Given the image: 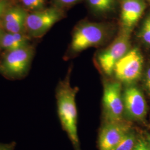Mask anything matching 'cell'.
<instances>
[{"label":"cell","instance_id":"603a6c76","mask_svg":"<svg viewBox=\"0 0 150 150\" xmlns=\"http://www.w3.org/2000/svg\"><path fill=\"white\" fill-rule=\"evenodd\" d=\"M146 141L147 142V144L150 147V134H147V139Z\"/></svg>","mask_w":150,"mask_h":150},{"label":"cell","instance_id":"7c38bea8","mask_svg":"<svg viewBox=\"0 0 150 150\" xmlns=\"http://www.w3.org/2000/svg\"><path fill=\"white\" fill-rule=\"evenodd\" d=\"M30 37L26 33H12L5 31L0 40V48L10 51L30 45Z\"/></svg>","mask_w":150,"mask_h":150},{"label":"cell","instance_id":"44dd1931","mask_svg":"<svg viewBox=\"0 0 150 150\" xmlns=\"http://www.w3.org/2000/svg\"><path fill=\"white\" fill-rule=\"evenodd\" d=\"M145 86L146 89L150 94V67L146 70L145 73Z\"/></svg>","mask_w":150,"mask_h":150},{"label":"cell","instance_id":"ffe728a7","mask_svg":"<svg viewBox=\"0 0 150 150\" xmlns=\"http://www.w3.org/2000/svg\"><path fill=\"white\" fill-rule=\"evenodd\" d=\"M16 146L15 141H12L10 143H0V150H15Z\"/></svg>","mask_w":150,"mask_h":150},{"label":"cell","instance_id":"30bf717a","mask_svg":"<svg viewBox=\"0 0 150 150\" xmlns=\"http://www.w3.org/2000/svg\"><path fill=\"white\" fill-rule=\"evenodd\" d=\"M28 13L20 6L10 7L1 18L5 31L12 33H26Z\"/></svg>","mask_w":150,"mask_h":150},{"label":"cell","instance_id":"ac0fdd59","mask_svg":"<svg viewBox=\"0 0 150 150\" xmlns=\"http://www.w3.org/2000/svg\"><path fill=\"white\" fill-rule=\"evenodd\" d=\"M133 150H150V147L146 140L139 139L137 141Z\"/></svg>","mask_w":150,"mask_h":150},{"label":"cell","instance_id":"9a60e30c","mask_svg":"<svg viewBox=\"0 0 150 150\" xmlns=\"http://www.w3.org/2000/svg\"><path fill=\"white\" fill-rule=\"evenodd\" d=\"M21 2L25 7L33 11L42 10L45 4L44 0H21Z\"/></svg>","mask_w":150,"mask_h":150},{"label":"cell","instance_id":"e0dca14e","mask_svg":"<svg viewBox=\"0 0 150 150\" xmlns=\"http://www.w3.org/2000/svg\"><path fill=\"white\" fill-rule=\"evenodd\" d=\"M79 0H55V4L57 8H61L62 7H66L72 5L78 2Z\"/></svg>","mask_w":150,"mask_h":150},{"label":"cell","instance_id":"6da1fadb","mask_svg":"<svg viewBox=\"0 0 150 150\" xmlns=\"http://www.w3.org/2000/svg\"><path fill=\"white\" fill-rule=\"evenodd\" d=\"M76 87H72L69 76L59 82L56 91L57 113L62 127L66 132L75 149L79 150L77 111L76 103Z\"/></svg>","mask_w":150,"mask_h":150},{"label":"cell","instance_id":"3957f363","mask_svg":"<svg viewBox=\"0 0 150 150\" xmlns=\"http://www.w3.org/2000/svg\"><path fill=\"white\" fill-rule=\"evenodd\" d=\"M35 52V48L31 45L7 51L0 63V74L10 80L23 79L28 74Z\"/></svg>","mask_w":150,"mask_h":150},{"label":"cell","instance_id":"5b68a950","mask_svg":"<svg viewBox=\"0 0 150 150\" xmlns=\"http://www.w3.org/2000/svg\"><path fill=\"white\" fill-rule=\"evenodd\" d=\"M61 10L50 8L28 13L26 20L27 35L31 38H40L63 17Z\"/></svg>","mask_w":150,"mask_h":150},{"label":"cell","instance_id":"7402d4cb","mask_svg":"<svg viewBox=\"0 0 150 150\" xmlns=\"http://www.w3.org/2000/svg\"><path fill=\"white\" fill-rule=\"evenodd\" d=\"M5 30L4 28V27L2 26V22L1 21V19H0V40L2 38L4 33L5 32Z\"/></svg>","mask_w":150,"mask_h":150},{"label":"cell","instance_id":"277c9868","mask_svg":"<svg viewBox=\"0 0 150 150\" xmlns=\"http://www.w3.org/2000/svg\"><path fill=\"white\" fill-rule=\"evenodd\" d=\"M129 40L130 30L123 28L112 43L98 54L97 61L105 74L110 76L113 73L116 64L129 51Z\"/></svg>","mask_w":150,"mask_h":150},{"label":"cell","instance_id":"5bb4252c","mask_svg":"<svg viewBox=\"0 0 150 150\" xmlns=\"http://www.w3.org/2000/svg\"><path fill=\"white\" fill-rule=\"evenodd\" d=\"M136 142L134 134L129 131L113 150H133Z\"/></svg>","mask_w":150,"mask_h":150},{"label":"cell","instance_id":"ba28073f","mask_svg":"<svg viewBox=\"0 0 150 150\" xmlns=\"http://www.w3.org/2000/svg\"><path fill=\"white\" fill-rule=\"evenodd\" d=\"M122 97L126 116L134 120H144L147 113V105L141 91L134 86H130L124 91Z\"/></svg>","mask_w":150,"mask_h":150},{"label":"cell","instance_id":"d6986e66","mask_svg":"<svg viewBox=\"0 0 150 150\" xmlns=\"http://www.w3.org/2000/svg\"><path fill=\"white\" fill-rule=\"evenodd\" d=\"M10 7V2L8 0H0V19Z\"/></svg>","mask_w":150,"mask_h":150},{"label":"cell","instance_id":"8992f818","mask_svg":"<svg viewBox=\"0 0 150 150\" xmlns=\"http://www.w3.org/2000/svg\"><path fill=\"white\" fill-rule=\"evenodd\" d=\"M144 59L138 48H132L116 64L113 73L120 82L131 83L137 80L142 74Z\"/></svg>","mask_w":150,"mask_h":150},{"label":"cell","instance_id":"2e32d148","mask_svg":"<svg viewBox=\"0 0 150 150\" xmlns=\"http://www.w3.org/2000/svg\"><path fill=\"white\" fill-rule=\"evenodd\" d=\"M140 37L143 41L150 46V17L144 22L140 32Z\"/></svg>","mask_w":150,"mask_h":150},{"label":"cell","instance_id":"9c48e42d","mask_svg":"<svg viewBox=\"0 0 150 150\" xmlns=\"http://www.w3.org/2000/svg\"><path fill=\"white\" fill-rule=\"evenodd\" d=\"M129 123L122 121L108 122L100 134V150H113L129 132Z\"/></svg>","mask_w":150,"mask_h":150},{"label":"cell","instance_id":"7a4b0ae2","mask_svg":"<svg viewBox=\"0 0 150 150\" xmlns=\"http://www.w3.org/2000/svg\"><path fill=\"white\" fill-rule=\"evenodd\" d=\"M110 28L102 23L84 22L75 28L72 38L70 48L72 52L77 53L87 48L102 44L110 35Z\"/></svg>","mask_w":150,"mask_h":150},{"label":"cell","instance_id":"4fadbf2b","mask_svg":"<svg viewBox=\"0 0 150 150\" xmlns=\"http://www.w3.org/2000/svg\"><path fill=\"white\" fill-rule=\"evenodd\" d=\"M92 9L98 13H106L113 10L115 0H88Z\"/></svg>","mask_w":150,"mask_h":150},{"label":"cell","instance_id":"8fae6325","mask_svg":"<svg viewBox=\"0 0 150 150\" xmlns=\"http://www.w3.org/2000/svg\"><path fill=\"white\" fill-rule=\"evenodd\" d=\"M145 8L143 0H123L121 18L123 28L131 30L139 21Z\"/></svg>","mask_w":150,"mask_h":150},{"label":"cell","instance_id":"52a82bcc","mask_svg":"<svg viewBox=\"0 0 150 150\" xmlns=\"http://www.w3.org/2000/svg\"><path fill=\"white\" fill-rule=\"evenodd\" d=\"M103 106L108 122L122 121L124 106L121 85L119 82H107L105 84Z\"/></svg>","mask_w":150,"mask_h":150}]
</instances>
